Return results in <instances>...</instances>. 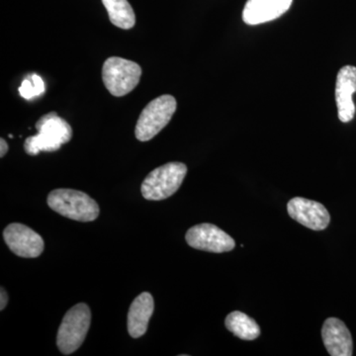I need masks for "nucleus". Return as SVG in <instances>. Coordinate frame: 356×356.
<instances>
[{"label":"nucleus","mask_w":356,"mask_h":356,"mask_svg":"<svg viewBox=\"0 0 356 356\" xmlns=\"http://www.w3.org/2000/svg\"><path fill=\"white\" fill-rule=\"evenodd\" d=\"M38 134L28 137L24 149L29 156H38L41 152L58 151L72 138V129L69 123L56 112L44 115L36 123Z\"/></svg>","instance_id":"nucleus-1"},{"label":"nucleus","mask_w":356,"mask_h":356,"mask_svg":"<svg viewBox=\"0 0 356 356\" xmlns=\"http://www.w3.org/2000/svg\"><path fill=\"white\" fill-rule=\"evenodd\" d=\"M49 207L58 214L79 222H92L99 216V206L84 192L56 189L47 199Z\"/></svg>","instance_id":"nucleus-2"},{"label":"nucleus","mask_w":356,"mask_h":356,"mask_svg":"<svg viewBox=\"0 0 356 356\" xmlns=\"http://www.w3.org/2000/svg\"><path fill=\"white\" fill-rule=\"evenodd\" d=\"M186 175L187 166L178 161L159 166L149 172L143 181L142 195L147 200H165L180 188Z\"/></svg>","instance_id":"nucleus-3"},{"label":"nucleus","mask_w":356,"mask_h":356,"mask_svg":"<svg viewBox=\"0 0 356 356\" xmlns=\"http://www.w3.org/2000/svg\"><path fill=\"white\" fill-rule=\"evenodd\" d=\"M91 323V312L84 303L72 307L65 314L58 327L57 346L60 353L70 355L83 343Z\"/></svg>","instance_id":"nucleus-4"},{"label":"nucleus","mask_w":356,"mask_h":356,"mask_svg":"<svg viewBox=\"0 0 356 356\" xmlns=\"http://www.w3.org/2000/svg\"><path fill=\"white\" fill-rule=\"evenodd\" d=\"M177 103L172 95H161L149 103L138 119L136 138L140 142L153 139L172 120Z\"/></svg>","instance_id":"nucleus-5"},{"label":"nucleus","mask_w":356,"mask_h":356,"mask_svg":"<svg viewBox=\"0 0 356 356\" xmlns=\"http://www.w3.org/2000/svg\"><path fill=\"white\" fill-rule=\"evenodd\" d=\"M142 69L137 63L119 57L105 60L102 79L105 88L116 97L127 95L140 83Z\"/></svg>","instance_id":"nucleus-6"},{"label":"nucleus","mask_w":356,"mask_h":356,"mask_svg":"<svg viewBox=\"0 0 356 356\" xmlns=\"http://www.w3.org/2000/svg\"><path fill=\"white\" fill-rule=\"evenodd\" d=\"M185 240L191 248L205 252H231L236 247V242L226 232L212 224H199L187 231Z\"/></svg>","instance_id":"nucleus-7"},{"label":"nucleus","mask_w":356,"mask_h":356,"mask_svg":"<svg viewBox=\"0 0 356 356\" xmlns=\"http://www.w3.org/2000/svg\"><path fill=\"white\" fill-rule=\"evenodd\" d=\"M3 238L9 250L18 257L34 259L44 252V243L42 236L19 222L8 225L4 229Z\"/></svg>","instance_id":"nucleus-8"},{"label":"nucleus","mask_w":356,"mask_h":356,"mask_svg":"<svg viewBox=\"0 0 356 356\" xmlns=\"http://www.w3.org/2000/svg\"><path fill=\"white\" fill-rule=\"evenodd\" d=\"M287 211L292 219L314 231H323L331 222L327 208L323 204L309 199H291L287 204Z\"/></svg>","instance_id":"nucleus-9"},{"label":"nucleus","mask_w":356,"mask_h":356,"mask_svg":"<svg viewBox=\"0 0 356 356\" xmlns=\"http://www.w3.org/2000/svg\"><path fill=\"white\" fill-rule=\"evenodd\" d=\"M356 92V67L344 65L339 70L336 83V102L339 119L348 123L355 118V105L353 96Z\"/></svg>","instance_id":"nucleus-10"},{"label":"nucleus","mask_w":356,"mask_h":356,"mask_svg":"<svg viewBox=\"0 0 356 356\" xmlns=\"http://www.w3.org/2000/svg\"><path fill=\"white\" fill-rule=\"evenodd\" d=\"M293 0H248L243 20L248 25H259L280 18L289 10Z\"/></svg>","instance_id":"nucleus-11"},{"label":"nucleus","mask_w":356,"mask_h":356,"mask_svg":"<svg viewBox=\"0 0 356 356\" xmlns=\"http://www.w3.org/2000/svg\"><path fill=\"white\" fill-rule=\"evenodd\" d=\"M323 341L332 356H350L353 353V337L343 321L329 318L322 329Z\"/></svg>","instance_id":"nucleus-12"},{"label":"nucleus","mask_w":356,"mask_h":356,"mask_svg":"<svg viewBox=\"0 0 356 356\" xmlns=\"http://www.w3.org/2000/svg\"><path fill=\"white\" fill-rule=\"evenodd\" d=\"M154 310V298L149 292L136 297L128 313V332L131 337L139 339L146 334Z\"/></svg>","instance_id":"nucleus-13"},{"label":"nucleus","mask_w":356,"mask_h":356,"mask_svg":"<svg viewBox=\"0 0 356 356\" xmlns=\"http://www.w3.org/2000/svg\"><path fill=\"white\" fill-rule=\"evenodd\" d=\"M225 325L229 332L245 341H254L261 334V329L257 323L243 312L234 311L229 313L225 321Z\"/></svg>","instance_id":"nucleus-14"},{"label":"nucleus","mask_w":356,"mask_h":356,"mask_svg":"<svg viewBox=\"0 0 356 356\" xmlns=\"http://www.w3.org/2000/svg\"><path fill=\"white\" fill-rule=\"evenodd\" d=\"M112 24L121 29H132L136 24V15L128 0H102Z\"/></svg>","instance_id":"nucleus-15"},{"label":"nucleus","mask_w":356,"mask_h":356,"mask_svg":"<svg viewBox=\"0 0 356 356\" xmlns=\"http://www.w3.org/2000/svg\"><path fill=\"white\" fill-rule=\"evenodd\" d=\"M44 83L38 74H31L22 81L19 88L20 95L24 99L30 100L44 93Z\"/></svg>","instance_id":"nucleus-16"},{"label":"nucleus","mask_w":356,"mask_h":356,"mask_svg":"<svg viewBox=\"0 0 356 356\" xmlns=\"http://www.w3.org/2000/svg\"><path fill=\"white\" fill-rule=\"evenodd\" d=\"M8 303V295L4 288H1V293H0V310L3 311Z\"/></svg>","instance_id":"nucleus-17"},{"label":"nucleus","mask_w":356,"mask_h":356,"mask_svg":"<svg viewBox=\"0 0 356 356\" xmlns=\"http://www.w3.org/2000/svg\"><path fill=\"white\" fill-rule=\"evenodd\" d=\"M0 149H0V156L3 158V156L7 154V152H8V145H7L6 140H0Z\"/></svg>","instance_id":"nucleus-18"}]
</instances>
